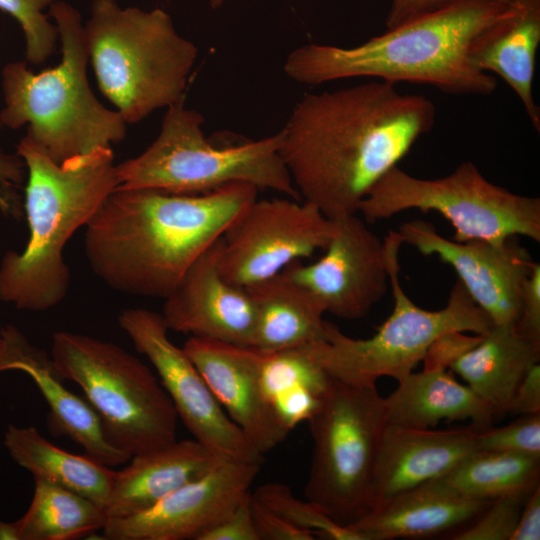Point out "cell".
<instances>
[{
	"instance_id": "cell-4",
	"label": "cell",
	"mask_w": 540,
	"mask_h": 540,
	"mask_svg": "<svg viewBox=\"0 0 540 540\" xmlns=\"http://www.w3.org/2000/svg\"><path fill=\"white\" fill-rule=\"evenodd\" d=\"M16 153L26 168L23 211L29 236L22 251H9L1 261L0 300L40 312L65 298L70 271L64 247L118 188L116 164L112 148L58 164L26 135Z\"/></svg>"
},
{
	"instance_id": "cell-36",
	"label": "cell",
	"mask_w": 540,
	"mask_h": 540,
	"mask_svg": "<svg viewBox=\"0 0 540 540\" xmlns=\"http://www.w3.org/2000/svg\"><path fill=\"white\" fill-rule=\"evenodd\" d=\"M196 540H259L251 511V492Z\"/></svg>"
},
{
	"instance_id": "cell-42",
	"label": "cell",
	"mask_w": 540,
	"mask_h": 540,
	"mask_svg": "<svg viewBox=\"0 0 540 540\" xmlns=\"http://www.w3.org/2000/svg\"><path fill=\"white\" fill-rule=\"evenodd\" d=\"M0 540H20L17 520L14 522L0 520Z\"/></svg>"
},
{
	"instance_id": "cell-31",
	"label": "cell",
	"mask_w": 540,
	"mask_h": 540,
	"mask_svg": "<svg viewBox=\"0 0 540 540\" xmlns=\"http://www.w3.org/2000/svg\"><path fill=\"white\" fill-rule=\"evenodd\" d=\"M58 0H0V10L20 25L25 38V60L33 65L44 63L57 49L58 30L46 8Z\"/></svg>"
},
{
	"instance_id": "cell-22",
	"label": "cell",
	"mask_w": 540,
	"mask_h": 540,
	"mask_svg": "<svg viewBox=\"0 0 540 540\" xmlns=\"http://www.w3.org/2000/svg\"><path fill=\"white\" fill-rule=\"evenodd\" d=\"M223 460L195 439L176 440L133 455L128 465L116 471L106 516L109 519L143 512Z\"/></svg>"
},
{
	"instance_id": "cell-8",
	"label": "cell",
	"mask_w": 540,
	"mask_h": 540,
	"mask_svg": "<svg viewBox=\"0 0 540 540\" xmlns=\"http://www.w3.org/2000/svg\"><path fill=\"white\" fill-rule=\"evenodd\" d=\"M201 113L185 98L167 107L159 135L136 157L116 165L118 188L200 194L247 182L300 200L279 152L281 132L236 146L217 147L202 130Z\"/></svg>"
},
{
	"instance_id": "cell-34",
	"label": "cell",
	"mask_w": 540,
	"mask_h": 540,
	"mask_svg": "<svg viewBox=\"0 0 540 540\" xmlns=\"http://www.w3.org/2000/svg\"><path fill=\"white\" fill-rule=\"evenodd\" d=\"M4 125L0 114V133ZM26 177V168L21 157L11 154L0 143V211L7 216L21 218L23 202L18 190Z\"/></svg>"
},
{
	"instance_id": "cell-7",
	"label": "cell",
	"mask_w": 540,
	"mask_h": 540,
	"mask_svg": "<svg viewBox=\"0 0 540 540\" xmlns=\"http://www.w3.org/2000/svg\"><path fill=\"white\" fill-rule=\"evenodd\" d=\"M402 245L397 231L389 230L383 246L394 306L373 336L355 339L326 321L324 340L299 347L326 375L353 385L374 386L382 377L400 383L422 362L429 346L441 334H484L493 326L458 279L442 309L431 311L417 306L399 279Z\"/></svg>"
},
{
	"instance_id": "cell-17",
	"label": "cell",
	"mask_w": 540,
	"mask_h": 540,
	"mask_svg": "<svg viewBox=\"0 0 540 540\" xmlns=\"http://www.w3.org/2000/svg\"><path fill=\"white\" fill-rule=\"evenodd\" d=\"M186 354L215 398L262 455L281 444L292 428L284 420L265 381V354L209 338L192 337Z\"/></svg>"
},
{
	"instance_id": "cell-20",
	"label": "cell",
	"mask_w": 540,
	"mask_h": 540,
	"mask_svg": "<svg viewBox=\"0 0 540 540\" xmlns=\"http://www.w3.org/2000/svg\"><path fill=\"white\" fill-rule=\"evenodd\" d=\"M477 431L471 425L433 430L387 424L376 462L370 509L451 472L477 451Z\"/></svg>"
},
{
	"instance_id": "cell-2",
	"label": "cell",
	"mask_w": 540,
	"mask_h": 540,
	"mask_svg": "<svg viewBox=\"0 0 540 540\" xmlns=\"http://www.w3.org/2000/svg\"><path fill=\"white\" fill-rule=\"evenodd\" d=\"M257 192L247 182L200 194L117 188L85 227L88 263L115 291L165 299Z\"/></svg>"
},
{
	"instance_id": "cell-27",
	"label": "cell",
	"mask_w": 540,
	"mask_h": 540,
	"mask_svg": "<svg viewBox=\"0 0 540 540\" xmlns=\"http://www.w3.org/2000/svg\"><path fill=\"white\" fill-rule=\"evenodd\" d=\"M3 444L12 460L34 478L72 490L105 511L116 474L109 466L61 449L32 426L9 424Z\"/></svg>"
},
{
	"instance_id": "cell-26",
	"label": "cell",
	"mask_w": 540,
	"mask_h": 540,
	"mask_svg": "<svg viewBox=\"0 0 540 540\" xmlns=\"http://www.w3.org/2000/svg\"><path fill=\"white\" fill-rule=\"evenodd\" d=\"M540 359V346L514 326L494 325L450 369L492 409L495 418L509 413L513 395L527 371Z\"/></svg>"
},
{
	"instance_id": "cell-32",
	"label": "cell",
	"mask_w": 540,
	"mask_h": 540,
	"mask_svg": "<svg viewBox=\"0 0 540 540\" xmlns=\"http://www.w3.org/2000/svg\"><path fill=\"white\" fill-rule=\"evenodd\" d=\"M529 495L509 494L493 499L475 520L449 539L510 540Z\"/></svg>"
},
{
	"instance_id": "cell-25",
	"label": "cell",
	"mask_w": 540,
	"mask_h": 540,
	"mask_svg": "<svg viewBox=\"0 0 540 540\" xmlns=\"http://www.w3.org/2000/svg\"><path fill=\"white\" fill-rule=\"evenodd\" d=\"M246 289L256 309L251 348L274 354L324 340L326 312L302 285L280 272Z\"/></svg>"
},
{
	"instance_id": "cell-19",
	"label": "cell",
	"mask_w": 540,
	"mask_h": 540,
	"mask_svg": "<svg viewBox=\"0 0 540 540\" xmlns=\"http://www.w3.org/2000/svg\"><path fill=\"white\" fill-rule=\"evenodd\" d=\"M6 342L2 372L28 375L49 407V426L81 446L85 454L109 466L127 463L131 456L108 439L102 422L85 398L70 391L45 350L33 345L15 326L1 328Z\"/></svg>"
},
{
	"instance_id": "cell-33",
	"label": "cell",
	"mask_w": 540,
	"mask_h": 540,
	"mask_svg": "<svg viewBox=\"0 0 540 540\" xmlns=\"http://www.w3.org/2000/svg\"><path fill=\"white\" fill-rule=\"evenodd\" d=\"M508 425L478 430L477 451L507 452L540 457V413L520 415Z\"/></svg>"
},
{
	"instance_id": "cell-30",
	"label": "cell",
	"mask_w": 540,
	"mask_h": 540,
	"mask_svg": "<svg viewBox=\"0 0 540 540\" xmlns=\"http://www.w3.org/2000/svg\"><path fill=\"white\" fill-rule=\"evenodd\" d=\"M252 498L290 524L332 540H362L361 536L334 522L310 501L296 498L290 487L277 482L259 486Z\"/></svg>"
},
{
	"instance_id": "cell-14",
	"label": "cell",
	"mask_w": 540,
	"mask_h": 540,
	"mask_svg": "<svg viewBox=\"0 0 540 540\" xmlns=\"http://www.w3.org/2000/svg\"><path fill=\"white\" fill-rule=\"evenodd\" d=\"M333 222L334 232L321 258L308 265L295 261L281 273L312 292L326 313L361 319L387 293L383 241L358 214Z\"/></svg>"
},
{
	"instance_id": "cell-11",
	"label": "cell",
	"mask_w": 540,
	"mask_h": 540,
	"mask_svg": "<svg viewBox=\"0 0 540 540\" xmlns=\"http://www.w3.org/2000/svg\"><path fill=\"white\" fill-rule=\"evenodd\" d=\"M410 209L441 214L457 242L501 243L513 236L540 241V199L491 183L471 161L438 179L417 178L395 166L373 186L359 213L373 223Z\"/></svg>"
},
{
	"instance_id": "cell-39",
	"label": "cell",
	"mask_w": 540,
	"mask_h": 540,
	"mask_svg": "<svg viewBox=\"0 0 540 540\" xmlns=\"http://www.w3.org/2000/svg\"><path fill=\"white\" fill-rule=\"evenodd\" d=\"M509 413H540V365L535 363L520 381L510 403Z\"/></svg>"
},
{
	"instance_id": "cell-43",
	"label": "cell",
	"mask_w": 540,
	"mask_h": 540,
	"mask_svg": "<svg viewBox=\"0 0 540 540\" xmlns=\"http://www.w3.org/2000/svg\"><path fill=\"white\" fill-rule=\"evenodd\" d=\"M6 342L3 333L0 328V373L2 372V365L5 356Z\"/></svg>"
},
{
	"instance_id": "cell-1",
	"label": "cell",
	"mask_w": 540,
	"mask_h": 540,
	"mask_svg": "<svg viewBox=\"0 0 540 540\" xmlns=\"http://www.w3.org/2000/svg\"><path fill=\"white\" fill-rule=\"evenodd\" d=\"M435 120L429 98L373 80L303 97L280 131L279 152L300 198L337 220L359 213Z\"/></svg>"
},
{
	"instance_id": "cell-6",
	"label": "cell",
	"mask_w": 540,
	"mask_h": 540,
	"mask_svg": "<svg viewBox=\"0 0 540 540\" xmlns=\"http://www.w3.org/2000/svg\"><path fill=\"white\" fill-rule=\"evenodd\" d=\"M83 37L98 87L126 124L185 98L198 49L164 10L93 0Z\"/></svg>"
},
{
	"instance_id": "cell-12",
	"label": "cell",
	"mask_w": 540,
	"mask_h": 540,
	"mask_svg": "<svg viewBox=\"0 0 540 540\" xmlns=\"http://www.w3.org/2000/svg\"><path fill=\"white\" fill-rule=\"evenodd\" d=\"M333 232V220L310 203L256 199L222 235L219 271L229 283L249 288L324 250Z\"/></svg>"
},
{
	"instance_id": "cell-37",
	"label": "cell",
	"mask_w": 540,
	"mask_h": 540,
	"mask_svg": "<svg viewBox=\"0 0 540 540\" xmlns=\"http://www.w3.org/2000/svg\"><path fill=\"white\" fill-rule=\"evenodd\" d=\"M482 334L473 336L463 331H449L437 337L429 346L422 362L425 370H447L467 351L477 345Z\"/></svg>"
},
{
	"instance_id": "cell-29",
	"label": "cell",
	"mask_w": 540,
	"mask_h": 540,
	"mask_svg": "<svg viewBox=\"0 0 540 540\" xmlns=\"http://www.w3.org/2000/svg\"><path fill=\"white\" fill-rule=\"evenodd\" d=\"M442 478L462 495L474 499L530 494L540 485V457L475 451Z\"/></svg>"
},
{
	"instance_id": "cell-44",
	"label": "cell",
	"mask_w": 540,
	"mask_h": 540,
	"mask_svg": "<svg viewBox=\"0 0 540 540\" xmlns=\"http://www.w3.org/2000/svg\"><path fill=\"white\" fill-rule=\"evenodd\" d=\"M225 0H209L210 6L213 9H217L223 5Z\"/></svg>"
},
{
	"instance_id": "cell-10",
	"label": "cell",
	"mask_w": 540,
	"mask_h": 540,
	"mask_svg": "<svg viewBox=\"0 0 540 540\" xmlns=\"http://www.w3.org/2000/svg\"><path fill=\"white\" fill-rule=\"evenodd\" d=\"M307 422L313 453L306 500L347 527L371 507L374 472L387 427L384 398L376 385H353L328 376Z\"/></svg>"
},
{
	"instance_id": "cell-15",
	"label": "cell",
	"mask_w": 540,
	"mask_h": 540,
	"mask_svg": "<svg viewBox=\"0 0 540 540\" xmlns=\"http://www.w3.org/2000/svg\"><path fill=\"white\" fill-rule=\"evenodd\" d=\"M403 244L424 256L435 255L450 265L472 300L494 325L514 326L524 281L534 261L517 236L501 243L484 240L457 242L440 235L422 219L402 223L398 230Z\"/></svg>"
},
{
	"instance_id": "cell-41",
	"label": "cell",
	"mask_w": 540,
	"mask_h": 540,
	"mask_svg": "<svg viewBox=\"0 0 540 540\" xmlns=\"http://www.w3.org/2000/svg\"><path fill=\"white\" fill-rule=\"evenodd\" d=\"M540 539V485L527 497L510 540Z\"/></svg>"
},
{
	"instance_id": "cell-13",
	"label": "cell",
	"mask_w": 540,
	"mask_h": 540,
	"mask_svg": "<svg viewBox=\"0 0 540 540\" xmlns=\"http://www.w3.org/2000/svg\"><path fill=\"white\" fill-rule=\"evenodd\" d=\"M117 320L137 352L154 367L178 418L195 440L225 459L263 464L264 455L229 418L184 349L169 339L161 313L128 308Z\"/></svg>"
},
{
	"instance_id": "cell-24",
	"label": "cell",
	"mask_w": 540,
	"mask_h": 540,
	"mask_svg": "<svg viewBox=\"0 0 540 540\" xmlns=\"http://www.w3.org/2000/svg\"><path fill=\"white\" fill-rule=\"evenodd\" d=\"M387 424L427 429L442 420H470L484 430L495 419L490 406L447 370L412 372L384 398Z\"/></svg>"
},
{
	"instance_id": "cell-40",
	"label": "cell",
	"mask_w": 540,
	"mask_h": 540,
	"mask_svg": "<svg viewBox=\"0 0 540 540\" xmlns=\"http://www.w3.org/2000/svg\"><path fill=\"white\" fill-rule=\"evenodd\" d=\"M454 0H390L386 29L393 28L423 14L434 11ZM516 1V0H503Z\"/></svg>"
},
{
	"instance_id": "cell-21",
	"label": "cell",
	"mask_w": 540,
	"mask_h": 540,
	"mask_svg": "<svg viewBox=\"0 0 540 540\" xmlns=\"http://www.w3.org/2000/svg\"><path fill=\"white\" fill-rule=\"evenodd\" d=\"M491 501L462 495L439 477L371 508L347 527L362 540L432 537L467 526Z\"/></svg>"
},
{
	"instance_id": "cell-38",
	"label": "cell",
	"mask_w": 540,
	"mask_h": 540,
	"mask_svg": "<svg viewBox=\"0 0 540 540\" xmlns=\"http://www.w3.org/2000/svg\"><path fill=\"white\" fill-rule=\"evenodd\" d=\"M251 511L259 540H314L315 533L298 528L257 503L251 496Z\"/></svg>"
},
{
	"instance_id": "cell-18",
	"label": "cell",
	"mask_w": 540,
	"mask_h": 540,
	"mask_svg": "<svg viewBox=\"0 0 540 540\" xmlns=\"http://www.w3.org/2000/svg\"><path fill=\"white\" fill-rule=\"evenodd\" d=\"M220 240L187 269L164 299L161 315L169 331L251 347L255 305L246 288L222 277L218 267Z\"/></svg>"
},
{
	"instance_id": "cell-5",
	"label": "cell",
	"mask_w": 540,
	"mask_h": 540,
	"mask_svg": "<svg viewBox=\"0 0 540 540\" xmlns=\"http://www.w3.org/2000/svg\"><path fill=\"white\" fill-rule=\"evenodd\" d=\"M48 15L57 27L61 61L34 73L28 62L14 61L2 70L4 127L27 125L26 136L54 162L85 155L124 140L127 124L93 93L87 75L89 55L80 12L58 0Z\"/></svg>"
},
{
	"instance_id": "cell-35",
	"label": "cell",
	"mask_w": 540,
	"mask_h": 540,
	"mask_svg": "<svg viewBox=\"0 0 540 540\" xmlns=\"http://www.w3.org/2000/svg\"><path fill=\"white\" fill-rule=\"evenodd\" d=\"M514 328L521 336L540 346V263L534 262L523 283Z\"/></svg>"
},
{
	"instance_id": "cell-16",
	"label": "cell",
	"mask_w": 540,
	"mask_h": 540,
	"mask_svg": "<svg viewBox=\"0 0 540 540\" xmlns=\"http://www.w3.org/2000/svg\"><path fill=\"white\" fill-rule=\"evenodd\" d=\"M262 465L225 459L168 494L151 508L109 518L106 540H196L250 492Z\"/></svg>"
},
{
	"instance_id": "cell-9",
	"label": "cell",
	"mask_w": 540,
	"mask_h": 540,
	"mask_svg": "<svg viewBox=\"0 0 540 540\" xmlns=\"http://www.w3.org/2000/svg\"><path fill=\"white\" fill-rule=\"evenodd\" d=\"M51 358L98 414L109 441L131 457L177 440V413L158 376L121 346L85 334L52 335Z\"/></svg>"
},
{
	"instance_id": "cell-28",
	"label": "cell",
	"mask_w": 540,
	"mask_h": 540,
	"mask_svg": "<svg viewBox=\"0 0 540 540\" xmlns=\"http://www.w3.org/2000/svg\"><path fill=\"white\" fill-rule=\"evenodd\" d=\"M107 519L104 509L90 499L34 478L30 506L17 523L20 540H71L102 530Z\"/></svg>"
},
{
	"instance_id": "cell-23",
	"label": "cell",
	"mask_w": 540,
	"mask_h": 540,
	"mask_svg": "<svg viewBox=\"0 0 540 540\" xmlns=\"http://www.w3.org/2000/svg\"><path fill=\"white\" fill-rule=\"evenodd\" d=\"M539 43L540 0H519L512 12L479 32L468 49L475 68L497 74L513 89L537 132L540 109L532 83Z\"/></svg>"
},
{
	"instance_id": "cell-3",
	"label": "cell",
	"mask_w": 540,
	"mask_h": 540,
	"mask_svg": "<svg viewBox=\"0 0 540 540\" xmlns=\"http://www.w3.org/2000/svg\"><path fill=\"white\" fill-rule=\"evenodd\" d=\"M518 1L454 0L354 47L306 44L288 55L284 71L306 85L373 77L427 84L448 94L489 95L496 78L473 66L469 45Z\"/></svg>"
}]
</instances>
